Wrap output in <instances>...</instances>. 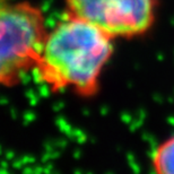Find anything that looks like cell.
Returning <instances> with one entry per match:
<instances>
[{"label":"cell","mask_w":174,"mask_h":174,"mask_svg":"<svg viewBox=\"0 0 174 174\" xmlns=\"http://www.w3.org/2000/svg\"><path fill=\"white\" fill-rule=\"evenodd\" d=\"M114 39L95 25L66 14L50 32L34 66L37 80L51 92L71 89L93 97L114 51Z\"/></svg>","instance_id":"1"},{"label":"cell","mask_w":174,"mask_h":174,"mask_svg":"<svg viewBox=\"0 0 174 174\" xmlns=\"http://www.w3.org/2000/svg\"><path fill=\"white\" fill-rule=\"evenodd\" d=\"M48 31L43 11L28 1L0 0V87L34 69Z\"/></svg>","instance_id":"2"},{"label":"cell","mask_w":174,"mask_h":174,"mask_svg":"<svg viewBox=\"0 0 174 174\" xmlns=\"http://www.w3.org/2000/svg\"><path fill=\"white\" fill-rule=\"evenodd\" d=\"M157 0H66L67 14L95 25L117 39L148 33L156 22Z\"/></svg>","instance_id":"3"},{"label":"cell","mask_w":174,"mask_h":174,"mask_svg":"<svg viewBox=\"0 0 174 174\" xmlns=\"http://www.w3.org/2000/svg\"><path fill=\"white\" fill-rule=\"evenodd\" d=\"M150 163L156 173L174 174V135L163 140L154 149Z\"/></svg>","instance_id":"4"}]
</instances>
